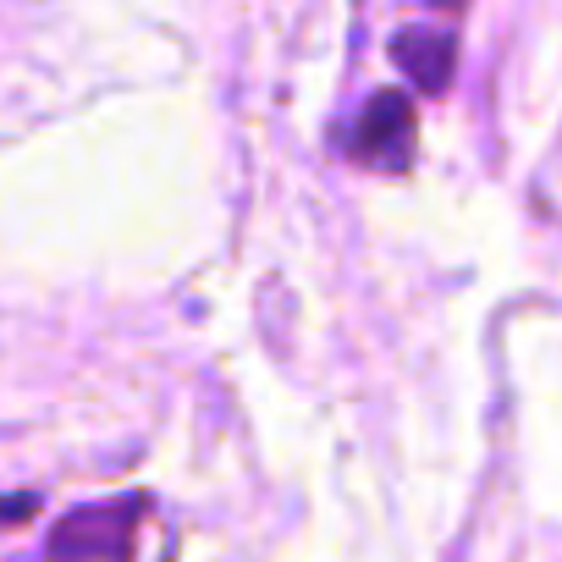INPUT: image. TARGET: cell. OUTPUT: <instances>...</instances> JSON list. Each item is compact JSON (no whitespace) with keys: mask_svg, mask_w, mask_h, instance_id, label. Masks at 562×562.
I'll list each match as a JSON object with an SVG mask.
<instances>
[{"mask_svg":"<svg viewBox=\"0 0 562 562\" xmlns=\"http://www.w3.org/2000/svg\"><path fill=\"white\" fill-rule=\"evenodd\" d=\"M138 513H144V496L78 507L50 529V551L56 557H127L138 540Z\"/></svg>","mask_w":562,"mask_h":562,"instance_id":"7a4b0ae2","label":"cell"},{"mask_svg":"<svg viewBox=\"0 0 562 562\" xmlns=\"http://www.w3.org/2000/svg\"><path fill=\"white\" fill-rule=\"evenodd\" d=\"M392 61L425 89V94H447L452 89V72H458V40L447 29H403L392 40Z\"/></svg>","mask_w":562,"mask_h":562,"instance_id":"3957f363","label":"cell"},{"mask_svg":"<svg viewBox=\"0 0 562 562\" xmlns=\"http://www.w3.org/2000/svg\"><path fill=\"white\" fill-rule=\"evenodd\" d=\"M348 155L381 171H403L414 160V105L397 89L370 94V105L359 111L353 133H348Z\"/></svg>","mask_w":562,"mask_h":562,"instance_id":"6da1fadb","label":"cell"},{"mask_svg":"<svg viewBox=\"0 0 562 562\" xmlns=\"http://www.w3.org/2000/svg\"><path fill=\"white\" fill-rule=\"evenodd\" d=\"M441 7H463V0H441Z\"/></svg>","mask_w":562,"mask_h":562,"instance_id":"277c9868","label":"cell"}]
</instances>
